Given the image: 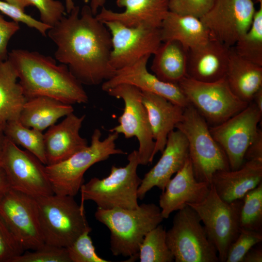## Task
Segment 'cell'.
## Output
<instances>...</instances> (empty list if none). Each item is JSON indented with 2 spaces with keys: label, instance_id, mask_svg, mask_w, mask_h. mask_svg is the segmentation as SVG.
I'll list each match as a JSON object with an SVG mask.
<instances>
[{
  "label": "cell",
  "instance_id": "1",
  "mask_svg": "<svg viewBox=\"0 0 262 262\" xmlns=\"http://www.w3.org/2000/svg\"><path fill=\"white\" fill-rule=\"evenodd\" d=\"M56 44L55 59L66 65L82 84L97 85L115 73L110 64V31L94 16L89 5L78 6L48 31Z\"/></svg>",
  "mask_w": 262,
  "mask_h": 262
},
{
  "label": "cell",
  "instance_id": "2",
  "mask_svg": "<svg viewBox=\"0 0 262 262\" xmlns=\"http://www.w3.org/2000/svg\"><path fill=\"white\" fill-rule=\"evenodd\" d=\"M8 59L14 67L26 98L50 97L65 103L85 104L88 97L82 84L67 66L37 51L14 49Z\"/></svg>",
  "mask_w": 262,
  "mask_h": 262
},
{
  "label": "cell",
  "instance_id": "3",
  "mask_svg": "<svg viewBox=\"0 0 262 262\" xmlns=\"http://www.w3.org/2000/svg\"><path fill=\"white\" fill-rule=\"evenodd\" d=\"M95 218L110 231V250L114 256L138 259L140 245L146 235L160 224L164 218L159 206L143 203L135 209L97 208Z\"/></svg>",
  "mask_w": 262,
  "mask_h": 262
},
{
  "label": "cell",
  "instance_id": "4",
  "mask_svg": "<svg viewBox=\"0 0 262 262\" xmlns=\"http://www.w3.org/2000/svg\"><path fill=\"white\" fill-rule=\"evenodd\" d=\"M45 243L66 247L82 234L91 231L84 202L74 196L53 194L35 198Z\"/></svg>",
  "mask_w": 262,
  "mask_h": 262
},
{
  "label": "cell",
  "instance_id": "5",
  "mask_svg": "<svg viewBox=\"0 0 262 262\" xmlns=\"http://www.w3.org/2000/svg\"><path fill=\"white\" fill-rule=\"evenodd\" d=\"M101 131L96 129L91 144L67 159L59 163L46 165V171L54 194L74 196L84 183V175L93 165L108 159L111 155L126 154L116 147L119 134L111 132L101 140Z\"/></svg>",
  "mask_w": 262,
  "mask_h": 262
},
{
  "label": "cell",
  "instance_id": "6",
  "mask_svg": "<svg viewBox=\"0 0 262 262\" xmlns=\"http://www.w3.org/2000/svg\"><path fill=\"white\" fill-rule=\"evenodd\" d=\"M123 167L113 165L109 175L101 179L94 177L83 183L80 191L81 201L91 200L97 208L135 209L138 207V190L142 179L137 173L138 152L133 150Z\"/></svg>",
  "mask_w": 262,
  "mask_h": 262
},
{
  "label": "cell",
  "instance_id": "7",
  "mask_svg": "<svg viewBox=\"0 0 262 262\" xmlns=\"http://www.w3.org/2000/svg\"><path fill=\"white\" fill-rule=\"evenodd\" d=\"M175 129L187 140L189 158L197 181L211 184L215 172L230 170L228 158L212 136L208 124L190 104L184 108L182 119Z\"/></svg>",
  "mask_w": 262,
  "mask_h": 262
},
{
  "label": "cell",
  "instance_id": "8",
  "mask_svg": "<svg viewBox=\"0 0 262 262\" xmlns=\"http://www.w3.org/2000/svg\"><path fill=\"white\" fill-rule=\"evenodd\" d=\"M166 242L175 262H218L217 250L196 212L189 205L177 211Z\"/></svg>",
  "mask_w": 262,
  "mask_h": 262
},
{
  "label": "cell",
  "instance_id": "9",
  "mask_svg": "<svg viewBox=\"0 0 262 262\" xmlns=\"http://www.w3.org/2000/svg\"><path fill=\"white\" fill-rule=\"evenodd\" d=\"M243 198L227 202L211 184L210 192L201 202L188 204L196 212L208 238L215 247L219 261L225 262L228 249L241 229L240 217Z\"/></svg>",
  "mask_w": 262,
  "mask_h": 262
},
{
  "label": "cell",
  "instance_id": "10",
  "mask_svg": "<svg viewBox=\"0 0 262 262\" xmlns=\"http://www.w3.org/2000/svg\"><path fill=\"white\" fill-rule=\"evenodd\" d=\"M178 84L189 104L212 126L225 121L249 104L232 92L225 78L205 82L185 77Z\"/></svg>",
  "mask_w": 262,
  "mask_h": 262
},
{
  "label": "cell",
  "instance_id": "11",
  "mask_svg": "<svg viewBox=\"0 0 262 262\" xmlns=\"http://www.w3.org/2000/svg\"><path fill=\"white\" fill-rule=\"evenodd\" d=\"M106 92L111 97L122 99L124 103L123 112L118 118L119 124L110 131L122 134L127 139L135 137L139 143V164L151 163L155 141L147 113L142 102V91L133 85L123 83Z\"/></svg>",
  "mask_w": 262,
  "mask_h": 262
},
{
  "label": "cell",
  "instance_id": "12",
  "mask_svg": "<svg viewBox=\"0 0 262 262\" xmlns=\"http://www.w3.org/2000/svg\"><path fill=\"white\" fill-rule=\"evenodd\" d=\"M0 165L12 189L34 198L54 194L46 165L27 150H22L6 138Z\"/></svg>",
  "mask_w": 262,
  "mask_h": 262
},
{
  "label": "cell",
  "instance_id": "13",
  "mask_svg": "<svg viewBox=\"0 0 262 262\" xmlns=\"http://www.w3.org/2000/svg\"><path fill=\"white\" fill-rule=\"evenodd\" d=\"M262 113L251 102L225 121L209 127L210 131L224 151L230 170L239 168L245 162L246 152L256 136Z\"/></svg>",
  "mask_w": 262,
  "mask_h": 262
},
{
  "label": "cell",
  "instance_id": "14",
  "mask_svg": "<svg viewBox=\"0 0 262 262\" xmlns=\"http://www.w3.org/2000/svg\"><path fill=\"white\" fill-rule=\"evenodd\" d=\"M103 23L111 35L110 62L116 70L132 65L144 56L153 55L162 43L160 28L128 27L114 21Z\"/></svg>",
  "mask_w": 262,
  "mask_h": 262
},
{
  "label": "cell",
  "instance_id": "15",
  "mask_svg": "<svg viewBox=\"0 0 262 262\" xmlns=\"http://www.w3.org/2000/svg\"><path fill=\"white\" fill-rule=\"evenodd\" d=\"M0 215L24 250L45 244L34 197L11 188L0 201Z\"/></svg>",
  "mask_w": 262,
  "mask_h": 262
},
{
  "label": "cell",
  "instance_id": "16",
  "mask_svg": "<svg viewBox=\"0 0 262 262\" xmlns=\"http://www.w3.org/2000/svg\"><path fill=\"white\" fill-rule=\"evenodd\" d=\"M256 10L253 0H216L200 19L211 38L232 48L249 28Z\"/></svg>",
  "mask_w": 262,
  "mask_h": 262
},
{
  "label": "cell",
  "instance_id": "17",
  "mask_svg": "<svg viewBox=\"0 0 262 262\" xmlns=\"http://www.w3.org/2000/svg\"><path fill=\"white\" fill-rule=\"evenodd\" d=\"M150 56H144L132 65L116 70L112 78L102 83V90L106 92L118 84H128L185 108L189 103L178 84L164 82L148 71L147 64Z\"/></svg>",
  "mask_w": 262,
  "mask_h": 262
},
{
  "label": "cell",
  "instance_id": "18",
  "mask_svg": "<svg viewBox=\"0 0 262 262\" xmlns=\"http://www.w3.org/2000/svg\"><path fill=\"white\" fill-rule=\"evenodd\" d=\"M162 155L156 164L144 176L138 190V197L143 199L152 188L164 191L172 178L183 166L189 157L188 144L179 130L168 134Z\"/></svg>",
  "mask_w": 262,
  "mask_h": 262
},
{
  "label": "cell",
  "instance_id": "19",
  "mask_svg": "<svg viewBox=\"0 0 262 262\" xmlns=\"http://www.w3.org/2000/svg\"><path fill=\"white\" fill-rule=\"evenodd\" d=\"M211 184L196 179L188 157L183 167L170 179L159 198V207L164 219L188 204L198 203L208 195Z\"/></svg>",
  "mask_w": 262,
  "mask_h": 262
},
{
  "label": "cell",
  "instance_id": "20",
  "mask_svg": "<svg viewBox=\"0 0 262 262\" xmlns=\"http://www.w3.org/2000/svg\"><path fill=\"white\" fill-rule=\"evenodd\" d=\"M231 48L211 38L205 44L188 50L186 77L205 82L225 78Z\"/></svg>",
  "mask_w": 262,
  "mask_h": 262
},
{
  "label": "cell",
  "instance_id": "21",
  "mask_svg": "<svg viewBox=\"0 0 262 262\" xmlns=\"http://www.w3.org/2000/svg\"><path fill=\"white\" fill-rule=\"evenodd\" d=\"M85 115L78 116L73 113L60 123L49 127L44 134V144L47 165L61 162L87 147L85 138L80 130Z\"/></svg>",
  "mask_w": 262,
  "mask_h": 262
},
{
  "label": "cell",
  "instance_id": "22",
  "mask_svg": "<svg viewBox=\"0 0 262 262\" xmlns=\"http://www.w3.org/2000/svg\"><path fill=\"white\" fill-rule=\"evenodd\" d=\"M116 12L104 7L95 16L102 23L117 22L128 27L144 26L160 28L169 11L168 0H116Z\"/></svg>",
  "mask_w": 262,
  "mask_h": 262
},
{
  "label": "cell",
  "instance_id": "23",
  "mask_svg": "<svg viewBox=\"0 0 262 262\" xmlns=\"http://www.w3.org/2000/svg\"><path fill=\"white\" fill-rule=\"evenodd\" d=\"M142 95L155 141L154 158L158 152H162L169 133L181 121L184 108L153 93L142 91Z\"/></svg>",
  "mask_w": 262,
  "mask_h": 262
},
{
  "label": "cell",
  "instance_id": "24",
  "mask_svg": "<svg viewBox=\"0 0 262 262\" xmlns=\"http://www.w3.org/2000/svg\"><path fill=\"white\" fill-rule=\"evenodd\" d=\"M262 180V162L246 161L236 170H221L213 176L211 184L220 197L227 202L243 198Z\"/></svg>",
  "mask_w": 262,
  "mask_h": 262
},
{
  "label": "cell",
  "instance_id": "25",
  "mask_svg": "<svg viewBox=\"0 0 262 262\" xmlns=\"http://www.w3.org/2000/svg\"><path fill=\"white\" fill-rule=\"evenodd\" d=\"M162 42L175 40L187 50L198 47L210 38V33L200 18L168 11L160 27Z\"/></svg>",
  "mask_w": 262,
  "mask_h": 262
},
{
  "label": "cell",
  "instance_id": "26",
  "mask_svg": "<svg viewBox=\"0 0 262 262\" xmlns=\"http://www.w3.org/2000/svg\"><path fill=\"white\" fill-rule=\"evenodd\" d=\"M225 79L232 92L249 103L255 93L262 88V66L241 57L231 48Z\"/></svg>",
  "mask_w": 262,
  "mask_h": 262
},
{
  "label": "cell",
  "instance_id": "27",
  "mask_svg": "<svg viewBox=\"0 0 262 262\" xmlns=\"http://www.w3.org/2000/svg\"><path fill=\"white\" fill-rule=\"evenodd\" d=\"M73 112L72 105L50 97L38 96L27 99L19 120L24 126L42 132Z\"/></svg>",
  "mask_w": 262,
  "mask_h": 262
},
{
  "label": "cell",
  "instance_id": "28",
  "mask_svg": "<svg viewBox=\"0 0 262 262\" xmlns=\"http://www.w3.org/2000/svg\"><path fill=\"white\" fill-rule=\"evenodd\" d=\"M188 51L177 41L163 42L153 54L151 70L161 80L178 84L186 77Z\"/></svg>",
  "mask_w": 262,
  "mask_h": 262
},
{
  "label": "cell",
  "instance_id": "29",
  "mask_svg": "<svg viewBox=\"0 0 262 262\" xmlns=\"http://www.w3.org/2000/svg\"><path fill=\"white\" fill-rule=\"evenodd\" d=\"M11 62L0 63V125L18 120L27 98Z\"/></svg>",
  "mask_w": 262,
  "mask_h": 262
},
{
  "label": "cell",
  "instance_id": "30",
  "mask_svg": "<svg viewBox=\"0 0 262 262\" xmlns=\"http://www.w3.org/2000/svg\"><path fill=\"white\" fill-rule=\"evenodd\" d=\"M3 131L8 139L24 147L47 165L42 131L24 126L19 119L7 122L4 125Z\"/></svg>",
  "mask_w": 262,
  "mask_h": 262
},
{
  "label": "cell",
  "instance_id": "31",
  "mask_svg": "<svg viewBox=\"0 0 262 262\" xmlns=\"http://www.w3.org/2000/svg\"><path fill=\"white\" fill-rule=\"evenodd\" d=\"M232 48L241 57L262 66V2L255 11L249 28Z\"/></svg>",
  "mask_w": 262,
  "mask_h": 262
},
{
  "label": "cell",
  "instance_id": "32",
  "mask_svg": "<svg viewBox=\"0 0 262 262\" xmlns=\"http://www.w3.org/2000/svg\"><path fill=\"white\" fill-rule=\"evenodd\" d=\"M140 262H172L174 258L166 242V230L159 224L145 236L139 248Z\"/></svg>",
  "mask_w": 262,
  "mask_h": 262
},
{
  "label": "cell",
  "instance_id": "33",
  "mask_svg": "<svg viewBox=\"0 0 262 262\" xmlns=\"http://www.w3.org/2000/svg\"><path fill=\"white\" fill-rule=\"evenodd\" d=\"M241 229L262 232V182L243 197Z\"/></svg>",
  "mask_w": 262,
  "mask_h": 262
},
{
  "label": "cell",
  "instance_id": "34",
  "mask_svg": "<svg viewBox=\"0 0 262 262\" xmlns=\"http://www.w3.org/2000/svg\"><path fill=\"white\" fill-rule=\"evenodd\" d=\"M13 262H71L66 247L45 244L40 247L27 250Z\"/></svg>",
  "mask_w": 262,
  "mask_h": 262
},
{
  "label": "cell",
  "instance_id": "35",
  "mask_svg": "<svg viewBox=\"0 0 262 262\" xmlns=\"http://www.w3.org/2000/svg\"><path fill=\"white\" fill-rule=\"evenodd\" d=\"M262 241V232L241 229L229 246L225 262H242L246 253Z\"/></svg>",
  "mask_w": 262,
  "mask_h": 262
},
{
  "label": "cell",
  "instance_id": "36",
  "mask_svg": "<svg viewBox=\"0 0 262 262\" xmlns=\"http://www.w3.org/2000/svg\"><path fill=\"white\" fill-rule=\"evenodd\" d=\"M90 231L82 234L70 246L66 247L71 262H109L99 256L89 235Z\"/></svg>",
  "mask_w": 262,
  "mask_h": 262
},
{
  "label": "cell",
  "instance_id": "37",
  "mask_svg": "<svg viewBox=\"0 0 262 262\" xmlns=\"http://www.w3.org/2000/svg\"><path fill=\"white\" fill-rule=\"evenodd\" d=\"M24 251L0 215V262H13Z\"/></svg>",
  "mask_w": 262,
  "mask_h": 262
},
{
  "label": "cell",
  "instance_id": "38",
  "mask_svg": "<svg viewBox=\"0 0 262 262\" xmlns=\"http://www.w3.org/2000/svg\"><path fill=\"white\" fill-rule=\"evenodd\" d=\"M38 10L40 21L54 26L64 16L65 5L57 0H27Z\"/></svg>",
  "mask_w": 262,
  "mask_h": 262
},
{
  "label": "cell",
  "instance_id": "39",
  "mask_svg": "<svg viewBox=\"0 0 262 262\" xmlns=\"http://www.w3.org/2000/svg\"><path fill=\"white\" fill-rule=\"evenodd\" d=\"M216 0H168L169 11L200 18L213 6Z\"/></svg>",
  "mask_w": 262,
  "mask_h": 262
},
{
  "label": "cell",
  "instance_id": "40",
  "mask_svg": "<svg viewBox=\"0 0 262 262\" xmlns=\"http://www.w3.org/2000/svg\"><path fill=\"white\" fill-rule=\"evenodd\" d=\"M0 12L13 21L22 23L36 30L44 36H47V32L51 27L27 14L18 7L4 0H0Z\"/></svg>",
  "mask_w": 262,
  "mask_h": 262
},
{
  "label": "cell",
  "instance_id": "41",
  "mask_svg": "<svg viewBox=\"0 0 262 262\" xmlns=\"http://www.w3.org/2000/svg\"><path fill=\"white\" fill-rule=\"evenodd\" d=\"M19 29V23L5 20L0 12V63L8 59L9 42Z\"/></svg>",
  "mask_w": 262,
  "mask_h": 262
},
{
  "label": "cell",
  "instance_id": "42",
  "mask_svg": "<svg viewBox=\"0 0 262 262\" xmlns=\"http://www.w3.org/2000/svg\"><path fill=\"white\" fill-rule=\"evenodd\" d=\"M245 161L262 162V131L259 129L254 139L248 147L245 155Z\"/></svg>",
  "mask_w": 262,
  "mask_h": 262
},
{
  "label": "cell",
  "instance_id": "43",
  "mask_svg": "<svg viewBox=\"0 0 262 262\" xmlns=\"http://www.w3.org/2000/svg\"><path fill=\"white\" fill-rule=\"evenodd\" d=\"M262 248L261 246L252 247L245 255L242 262H262Z\"/></svg>",
  "mask_w": 262,
  "mask_h": 262
},
{
  "label": "cell",
  "instance_id": "44",
  "mask_svg": "<svg viewBox=\"0 0 262 262\" xmlns=\"http://www.w3.org/2000/svg\"><path fill=\"white\" fill-rule=\"evenodd\" d=\"M11 189V185L5 172L0 165V201Z\"/></svg>",
  "mask_w": 262,
  "mask_h": 262
},
{
  "label": "cell",
  "instance_id": "45",
  "mask_svg": "<svg viewBox=\"0 0 262 262\" xmlns=\"http://www.w3.org/2000/svg\"><path fill=\"white\" fill-rule=\"evenodd\" d=\"M89 7L92 14L96 16L98 13L99 8L104 7L106 0H89Z\"/></svg>",
  "mask_w": 262,
  "mask_h": 262
},
{
  "label": "cell",
  "instance_id": "46",
  "mask_svg": "<svg viewBox=\"0 0 262 262\" xmlns=\"http://www.w3.org/2000/svg\"><path fill=\"white\" fill-rule=\"evenodd\" d=\"M10 4L15 5L25 11L26 8L32 6L27 0H3Z\"/></svg>",
  "mask_w": 262,
  "mask_h": 262
},
{
  "label": "cell",
  "instance_id": "47",
  "mask_svg": "<svg viewBox=\"0 0 262 262\" xmlns=\"http://www.w3.org/2000/svg\"><path fill=\"white\" fill-rule=\"evenodd\" d=\"M262 113V88L260 89L254 95L252 101Z\"/></svg>",
  "mask_w": 262,
  "mask_h": 262
},
{
  "label": "cell",
  "instance_id": "48",
  "mask_svg": "<svg viewBox=\"0 0 262 262\" xmlns=\"http://www.w3.org/2000/svg\"><path fill=\"white\" fill-rule=\"evenodd\" d=\"M4 125H0V159L4 147L6 137L3 131Z\"/></svg>",
  "mask_w": 262,
  "mask_h": 262
},
{
  "label": "cell",
  "instance_id": "49",
  "mask_svg": "<svg viewBox=\"0 0 262 262\" xmlns=\"http://www.w3.org/2000/svg\"><path fill=\"white\" fill-rule=\"evenodd\" d=\"M65 8L67 13L69 14L75 7L74 0H65Z\"/></svg>",
  "mask_w": 262,
  "mask_h": 262
},
{
  "label": "cell",
  "instance_id": "50",
  "mask_svg": "<svg viewBox=\"0 0 262 262\" xmlns=\"http://www.w3.org/2000/svg\"><path fill=\"white\" fill-rule=\"evenodd\" d=\"M254 1H256L257 2H259V3L260 2H262V0H253Z\"/></svg>",
  "mask_w": 262,
  "mask_h": 262
}]
</instances>
